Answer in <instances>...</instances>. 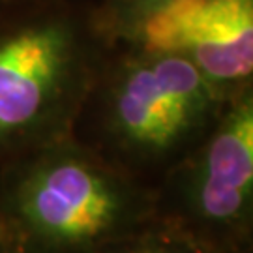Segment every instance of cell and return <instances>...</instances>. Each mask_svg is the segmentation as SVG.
Here are the masks:
<instances>
[{
	"mask_svg": "<svg viewBox=\"0 0 253 253\" xmlns=\"http://www.w3.org/2000/svg\"><path fill=\"white\" fill-rule=\"evenodd\" d=\"M229 100L180 56L109 47L70 135L154 190L214 129Z\"/></svg>",
	"mask_w": 253,
	"mask_h": 253,
	"instance_id": "1",
	"label": "cell"
},
{
	"mask_svg": "<svg viewBox=\"0 0 253 253\" xmlns=\"http://www.w3.org/2000/svg\"><path fill=\"white\" fill-rule=\"evenodd\" d=\"M0 219L19 253H100L152 223L154 193L66 135L0 163Z\"/></svg>",
	"mask_w": 253,
	"mask_h": 253,
	"instance_id": "2",
	"label": "cell"
},
{
	"mask_svg": "<svg viewBox=\"0 0 253 253\" xmlns=\"http://www.w3.org/2000/svg\"><path fill=\"white\" fill-rule=\"evenodd\" d=\"M0 13V163L72 133L109 51L94 21L66 0Z\"/></svg>",
	"mask_w": 253,
	"mask_h": 253,
	"instance_id": "3",
	"label": "cell"
},
{
	"mask_svg": "<svg viewBox=\"0 0 253 253\" xmlns=\"http://www.w3.org/2000/svg\"><path fill=\"white\" fill-rule=\"evenodd\" d=\"M152 193L154 219L203 253H253V86Z\"/></svg>",
	"mask_w": 253,
	"mask_h": 253,
	"instance_id": "4",
	"label": "cell"
},
{
	"mask_svg": "<svg viewBox=\"0 0 253 253\" xmlns=\"http://www.w3.org/2000/svg\"><path fill=\"white\" fill-rule=\"evenodd\" d=\"M118 43L180 56L233 98L253 86V0H172Z\"/></svg>",
	"mask_w": 253,
	"mask_h": 253,
	"instance_id": "5",
	"label": "cell"
},
{
	"mask_svg": "<svg viewBox=\"0 0 253 253\" xmlns=\"http://www.w3.org/2000/svg\"><path fill=\"white\" fill-rule=\"evenodd\" d=\"M172 0H101L100 8L92 11L94 21L107 43H118L146 15Z\"/></svg>",
	"mask_w": 253,
	"mask_h": 253,
	"instance_id": "6",
	"label": "cell"
},
{
	"mask_svg": "<svg viewBox=\"0 0 253 253\" xmlns=\"http://www.w3.org/2000/svg\"><path fill=\"white\" fill-rule=\"evenodd\" d=\"M100 253H203L176 231L154 219L152 223L117 240Z\"/></svg>",
	"mask_w": 253,
	"mask_h": 253,
	"instance_id": "7",
	"label": "cell"
},
{
	"mask_svg": "<svg viewBox=\"0 0 253 253\" xmlns=\"http://www.w3.org/2000/svg\"><path fill=\"white\" fill-rule=\"evenodd\" d=\"M30 2H43V0H0V9L19 6V4H30Z\"/></svg>",
	"mask_w": 253,
	"mask_h": 253,
	"instance_id": "8",
	"label": "cell"
},
{
	"mask_svg": "<svg viewBox=\"0 0 253 253\" xmlns=\"http://www.w3.org/2000/svg\"><path fill=\"white\" fill-rule=\"evenodd\" d=\"M0 253H19V252L15 250V248H13V246L9 244V240L6 238V240L0 244Z\"/></svg>",
	"mask_w": 253,
	"mask_h": 253,
	"instance_id": "9",
	"label": "cell"
},
{
	"mask_svg": "<svg viewBox=\"0 0 253 253\" xmlns=\"http://www.w3.org/2000/svg\"><path fill=\"white\" fill-rule=\"evenodd\" d=\"M6 240V229H4V223H2V219H0V244Z\"/></svg>",
	"mask_w": 253,
	"mask_h": 253,
	"instance_id": "10",
	"label": "cell"
}]
</instances>
